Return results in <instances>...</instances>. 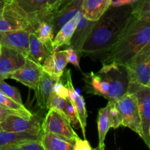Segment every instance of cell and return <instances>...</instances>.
<instances>
[{
	"mask_svg": "<svg viewBox=\"0 0 150 150\" xmlns=\"http://www.w3.org/2000/svg\"><path fill=\"white\" fill-rule=\"evenodd\" d=\"M133 7H110L95 24L82 48L81 53H107L116 43L131 16Z\"/></svg>",
	"mask_w": 150,
	"mask_h": 150,
	"instance_id": "6da1fadb",
	"label": "cell"
},
{
	"mask_svg": "<svg viewBox=\"0 0 150 150\" xmlns=\"http://www.w3.org/2000/svg\"><path fill=\"white\" fill-rule=\"evenodd\" d=\"M109 113L111 120V128L117 129L122 125V117L113 101H108Z\"/></svg>",
	"mask_w": 150,
	"mask_h": 150,
	"instance_id": "f546056e",
	"label": "cell"
},
{
	"mask_svg": "<svg viewBox=\"0 0 150 150\" xmlns=\"http://www.w3.org/2000/svg\"><path fill=\"white\" fill-rule=\"evenodd\" d=\"M38 25L13 0H8L0 11V32L26 30L34 33Z\"/></svg>",
	"mask_w": 150,
	"mask_h": 150,
	"instance_id": "277c9868",
	"label": "cell"
},
{
	"mask_svg": "<svg viewBox=\"0 0 150 150\" xmlns=\"http://www.w3.org/2000/svg\"><path fill=\"white\" fill-rule=\"evenodd\" d=\"M41 136L29 133H14L0 130V150L13 145H18L29 141L41 140Z\"/></svg>",
	"mask_w": 150,
	"mask_h": 150,
	"instance_id": "7402d4cb",
	"label": "cell"
},
{
	"mask_svg": "<svg viewBox=\"0 0 150 150\" xmlns=\"http://www.w3.org/2000/svg\"><path fill=\"white\" fill-rule=\"evenodd\" d=\"M149 137H150V127H149Z\"/></svg>",
	"mask_w": 150,
	"mask_h": 150,
	"instance_id": "7bdbcfd3",
	"label": "cell"
},
{
	"mask_svg": "<svg viewBox=\"0 0 150 150\" xmlns=\"http://www.w3.org/2000/svg\"><path fill=\"white\" fill-rule=\"evenodd\" d=\"M38 39L48 45H52V41L54 38L52 26L48 21L40 22L34 32Z\"/></svg>",
	"mask_w": 150,
	"mask_h": 150,
	"instance_id": "484cf974",
	"label": "cell"
},
{
	"mask_svg": "<svg viewBox=\"0 0 150 150\" xmlns=\"http://www.w3.org/2000/svg\"><path fill=\"white\" fill-rule=\"evenodd\" d=\"M125 66L130 82L150 87V43L138 51Z\"/></svg>",
	"mask_w": 150,
	"mask_h": 150,
	"instance_id": "5b68a950",
	"label": "cell"
},
{
	"mask_svg": "<svg viewBox=\"0 0 150 150\" xmlns=\"http://www.w3.org/2000/svg\"><path fill=\"white\" fill-rule=\"evenodd\" d=\"M26 57L16 50L1 45L0 55V81L4 80L8 76L18 70L25 64Z\"/></svg>",
	"mask_w": 150,
	"mask_h": 150,
	"instance_id": "8fae6325",
	"label": "cell"
},
{
	"mask_svg": "<svg viewBox=\"0 0 150 150\" xmlns=\"http://www.w3.org/2000/svg\"><path fill=\"white\" fill-rule=\"evenodd\" d=\"M137 1L138 0H112L111 7H122V6L130 5Z\"/></svg>",
	"mask_w": 150,
	"mask_h": 150,
	"instance_id": "74e56055",
	"label": "cell"
},
{
	"mask_svg": "<svg viewBox=\"0 0 150 150\" xmlns=\"http://www.w3.org/2000/svg\"><path fill=\"white\" fill-rule=\"evenodd\" d=\"M26 14L39 24L47 21L51 13L48 9V0H13Z\"/></svg>",
	"mask_w": 150,
	"mask_h": 150,
	"instance_id": "5bb4252c",
	"label": "cell"
},
{
	"mask_svg": "<svg viewBox=\"0 0 150 150\" xmlns=\"http://www.w3.org/2000/svg\"><path fill=\"white\" fill-rule=\"evenodd\" d=\"M63 114L65 116L66 118L68 120V121L70 122V123L71 125H76L79 123L77 112H76V109H75L74 106L72 104V103L69 100V99L67 105H66L64 111H63Z\"/></svg>",
	"mask_w": 150,
	"mask_h": 150,
	"instance_id": "4dcf8cb0",
	"label": "cell"
},
{
	"mask_svg": "<svg viewBox=\"0 0 150 150\" xmlns=\"http://www.w3.org/2000/svg\"><path fill=\"white\" fill-rule=\"evenodd\" d=\"M79 21V13L71 20L65 23L57 33L52 41V46L54 51L59 47L67 45L69 47L70 40Z\"/></svg>",
	"mask_w": 150,
	"mask_h": 150,
	"instance_id": "44dd1931",
	"label": "cell"
},
{
	"mask_svg": "<svg viewBox=\"0 0 150 150\" xmlns=\"http://www.w3.org/2000/svg\"><path fill=\"white\" fill-rule=\"evenodd\" d=\"M111 128V120L109 113V104L106 106L100 108L98 112V130L99 143L98 146L105 147V136L109 129Z\"/></svg>",
	"mask_w": 150,
	"mask_h": 150,
	"instance_id": "cb8c5ba5",
	"label": "cell"
},
{
	"mask_svg": "<svg viewBox=\"0 0 150 150\" xmlns=\"http://www.w3.org/2000/svg\"><path fill=\"white\" fill-rule=\"evenodd\" d=\"M72 1L73 0H48V9L51 13H53L62 8Z\"/></svg>",
	"mask_w": 150,
	"mask_h": 150,
	"instance_id": "d6a6232c",
	"label": "cell"
},
{
	"mask_svg": "<svg viewBox=\"0 0 150 150\" xmlns=\"http://www.w3.org/2000/svg\"><path fill=\"white\" fill-rule=\"evenodd\" d=\"M66 86L69 91L68 99L74 106L78 115L79 123L81 128L82 133L84 139H86V119H87V112H86V104L83 96L79 95L76 89L73 87V82H72L71 72L68 70L66 73Z\"/></svg>",
	"mask_w": 150,
	"mask_h": 150,
	"instance_id": "9a60e30c",
	"label": "cell"
},
{
	"mask_svg": "<svg viewBox=\"0 0 150 150\" xmlns=\"http://www.w3.org/2000/svg\"><path fill=\"white\" fill-rule=\"evenodd\" d=\"M41 142L45 150H73L74 142L50 133H43Z\"/></svg>",
	"mask_w": 150,
	"mask_h": 150,
	"instance_id": "603a6c76",
	"label": "cell"
},
{
	"mask_svg": "<svg viewBox=\"0 0 150 150\" xmlns=\"http://www.w3.org/2000/svg\"><path fill=\"white\" fill-rule=\"evenodd\" d=\"M127 93L136 97L142 120V139L150 149V87L130 82Z\"/></svg>",
	"mask_w": 150,
	"mask_h": 150,
	"instance_id": "52a82bcc",
	"label": "cell"
},
{
	"mask_svg": "<svg viewBox=\"0 0 150 150\" xmlns=\"http://www.w3.org/2000/svg\"><path fill=\"white\" fill-rule=\"evenodd\" d=\"M95 22L96 21L86 19L82 14L81 10L79 11L77 26L71 38L69 47L75 50L78 54H81L83 46L95 26Z\"/></svg>",
	"mask_w": 150,
	"mask_h": 150,
	"instance_id": "2e32d148",
	"label": "cell"
},
{
	"mask_svg": "<svg viewBox=\"0 0 150 150\" xmlns=\"http://www.w3.org/2000/svg\"><path fill=\"white\" fill-rule=\"evenodd\" d=\"M0 105L7 108V109L17 111L23 118L32 119L35 116L24 105L19 104L16 101L13 100V99L10 98L9 97L6 96L1 91H0Z\"/></svg>",
	"mask_w": 150,
	"mask_h": 150,
	"instance_id": "d4e9b609",
	"label": "cell"
},
{
	"mask_svg": "<svg viewBox=\"0 0 150 150\" xmlns=\"http://www.w3.org/2000/svg\"><path fill=\"white\" fill-rule=\"evenodd\" d=\"M92 150H105V147H100V146H98L96 148H94Z\"/></svg>",
	"mask_w": 150,
	"mask_h": 150,
	"instance_id": "60d3db41",
	"label": "cell"
},
{
	"mask_svg": "<svg viewBox=\"0 0 150 150\" xmlns=\"http://www.w3.org/2000/svg\"><path fill=\"white\" fill-rule=\"evenodd\" d=\"M1 45L0 44V55H1Z\"/></svg>",
	"mask_w": 150,
	"mask_h": 150,
	"instance_id": "b9f144b4",
	"label": "cell"
},
{
	"mask_svg": "<svg viewBox=\"0 0 150 150\" xmlns=\"http://www.w3.org/2000/svg\"><path fill=\"white\" fill-rule=\"evenodd\" d=\"M132 15L140 19H150V0H138L132 4Z\"/></svg>",
	"mask_w": 150,
	"mask_h": 150,
	"instance_id": "4316f807",
	"label": "cell"
},
{
	"mask_svg": "<svg viewBox=\"0 0 150 150\" xmlns=\"http://www.w3.org/2000/svg\"><path fill=\"white\" fill-rule=\"evenodd\" d=\"M57 81L45 71L42 72V76L35 90L37 103L42 109H47V103L50 96L54 92V85Z\"/></svg>",
	"mask_w": 150,
	"mask_h": 150,
	"instance_id": "ac0fdd59",
	"label": "cell"
},
{
	"mask_svg": "<svg viewBox=\"0 0 150 150\" xmlns=\"http://www.w3.org/2000/svg\"><path fill=\"white\" fill-rule=\"evenodd\" d=\"M54 92L58 96L63 98H68L69 91L66 85L63 84L61 79L56 82L54 87Z\"/></svg>",
	"mask_w": 150,
	"mask_h": 150,
	"instance_id": "836d02e7",
	"label": "cell"
},
{
	"mask_svg": "<svg viewBox=\"0 0 150 150\" xmlns=\"http://www.w3.org/2000/svg\"><path fill=\"white\" fill-rule=\"evenodd\" d=\"M73 150H92V148L86 139L83 140L77 136L75 139Z\"/></svg>",
	"mask_w": 150,
	"mask_h": 150,
	"instance_id": "e575fe53",
	"label": "cell"
},
{
	"mask_svg": "<svg viewBox=\"0 0 150 150\" xmlns=\"http://www.w3.org/2000/svg\"><path fill=\"white\" fill-rule=\"evenodd\" d=\"M21 150H45L41 140L29 141L18 144Z\"/></svg>",
	"mask_w": 150,
	"mask_h": 150,
	"instance_id": "1f68e13d",
	"label": "cell"
},
{
	"mask_svg": "<svg viewBox=\"0 0 150 150\" xmlns=\"http://www.w3.org/2000/svg\"><path fill=\"white\" fill-rule=\"evenodd\" d=\"M30 34V32L26 30L0 32V44L3 46L16 50L27 57Z\"/></svg>",
	"mask_w": 150,
	"mask_h": 150,
	"instance_id": "7c38bea8",
	"label": "cell"
},
{
	"mask_svg": "<svg viewBox=\"0 0 150 150\" xmlns=\"http://www.w3.org/2000/svg\"><path fill=\"white\" fill-rule=\"evenodd\" d=\"M68 102V98H63L56 95L54 92L51 94L47 103V109H54L62 113Z\"/></svg>",
	"mask_w": 150,
	"mask_h": 150,
	"instance_id": "f1b7e54d",
	"label": "cell"
},
{
	"mask_svg": "<svg viewBox=\"0 0 150 150\" xmlns=\"http://www.w3.org/2000/svg\"><path fill=\"white\" fill-rule=\"evenodd\" d=\"M1 150H21L19 148L18 145H13V146H8V147H6L4 149H2Z\"/></svg>",
	"mask_w": 150,
	"mask_h": 150,
	"instance_id": "f35d334b",
	"label": "cell"
},
{
	"mask_svg": "<svg viewBox=\"0 0 150 150\" xmlns=\"http://www.w3.org/2000/svg\"><path fill=\"white\" fill-rule=\"evenodd\" d=\"M54 51V49L52 45H45L38 39L35 34H30L28 58L42 65L45 59Z\"/></svg>",
	"mask_w": 150,
	"mask_h": 150,
	"instance_id": "d6986e66",
	"label": "cell"
},
{
	"mask_svg": "<svg viewBox=\"0 0 150 150\" xmlns=\"http://www.w3.org/2000/svg\"><path fill=\"white\" fill-rule=\"evenodd\" d=\"M66 51H67V62L70 63V64H73L78 69H80L78 53L75 50H73V48H70V47H68L66 49Z\"/></svg>",
	"mask_w": 150,
	"mask_h": 150,
	"instance_id": "d590c367",
	"label": "cell"
},
{
	"mask_svg": "<svg viewBox=\"0 0 150 150\" xmlns=\"http://www.w3.org/2000/svg\"><path fill=\"white\" fill-rule=\"evenodd\" d=\"M67 63V54L66 50L54 51L48 56L43 63L42 67L43 71L54 78L55 80L61 79Z\"/></svg>",
	"mask_w": 150,
	"mask_h": 150,
	"instance_id": "e0dca14e",
	"label": "cell"
},
{
	"mask_svg": "<svg viewBox=\"0 0 150 150\" xmlns=\"http://www.w3.org/2000/svg\"><path fill=\"white\" fill-rule=\"evenodd\" d=\"M12 114H14V115H18L20 117H22L18 112L17 111H13V110H10V109H7V108H4V107L1 106L0 105V122H2L7 116L9 115H12Z\"/></svg>",
	"mask_w": 150,
	"mask_h": 150,
	"instance_id": "8d00e7d4",
	"label": "cell"
},
{
	"mask_svg": "<svg viewBox=\"0 0 150 150\" xmlns=\"http://www.w3.org/2000/svg\"><path fill=\"white\" fill-rule=\"evenodd\" d=\"M42 72L43 70L41 64L26 57L25 64L18 70L9 75L7 79H14L27 87L35 90L42 76Z\"/></svg>",
	"mask_w": 150,
	"mask_h": 150,
	"instance_id": "30bf717a",
	"label": "cell"
},
{
	"mask_svg": "<svg viewBox=\"0 0 150 150\" xmlns=\"http://www.w3.org/2000/svg\"><path fill=\"white\" fill-rule=\"evenodd\" d=\"M82 1L83 0H73L62 8L51 13V16L47 21L52 26L54 37L67 22L71 20L79 11L81 10Z\"/></svg>",
	"mask_w": 150,
	"mask_h": 150,
	"instance_id": "4fadbf2b",
	"label": "cell"
},
{
	"mask_svg": "<svg viewBox=\"0 0 150 150\" xmlns=\"http://www.w3.org/2000/svg\"><path fill=\"white\" fill-rule=\"evenodd\" d=\"M7 1H8V0H0V11L2 10Z\"/></svg>",
	"mask_w": 150,
	"mask_h": 150,
	"instance_id": "ab89813d",
	"label": "cell"
},
{
	"mask_svg": "<svg viewBox=\"0 0 150 150\" xmlns=\"http://www.w3.org/2000/svg\"><path fill=\"white\" fill-rule=\"evenodd\" d=\"M112 0H83L81 13L86 19L96 21L111 7Z\"/></svg>",
	"mask_w": 150,
	"mask_h": 150,
	"instance_id": "ffe728a7",
	"label": "cell"
},
{
	"mask_svg": "<svg viewBox=\"0 0 150 150\" xmlns=\"http://www.w3.org/2000/svg\"><path fill=\"white\" fill-rule=\"evenodd\" d=\"M41 119L34 116L32 119H26L18 115H9L0 122V130L7 132L29 133L31 135L41 136Z\"/></svg>",
	"mask_w": 150,
	"mask_h": 150,
	"instance_id": "9c48e42d",
	"label": "cell"
},
{
	"mask_svg": "<svg viewBox=\"0 0 150 150\" xmlns=\"http://www.w3.org/2000/svg\"><path fill=\"white\" fill-rule=\"evenodd\" d=\"M84 81L86 92L108 101H116L125 95L130 83L126 66L117 63L103 64L97 73L84 74Z\"/></svg>",
	"mask_w": 150,
	"mask_h": 150,
	"instance_id": "3957f363",
	"label": "cell"
},
{
	"mask_svg": "<svg viewBox=\"0 0 150 150\" xmlns=\"http://www.w3.org/2000/svg\"><path fill=\"white\" fill-rule=\"evenodd\" d=\"M150 43V19H140L131 13L130 19L116 43L107 52L103 64H124Z\"/></svg>",
	"mask_w": 150,
	"mask_h": 150,
	"instance_id": "7a4b0ae2",
	"label": "cell"
},
{
	"mask_svg": "<svg viewBox=\"0 0 150 150\" xmlns=\"http://www.w3.org/2000/svg\"><path fill=\"white\" fill-rule=\"evenodd\" d=\"M113 102L121 115L122 125L128 127L142 137V120L136 97L127 92Z\"/></svg>",
	"mask_w": 150,
	"mask_h": 150,
	"instance_id": "8992f818",
	"label": "cell"
},
{
	"mask_svg": "<svg viewBox=\"0 0 150 150\" xmlns=\"http://www.w3.org/2000/svg\"><path fill=\"white\" fill-rule=\"evenodd\" d=\"M43 133H50L70 142H75L78 136L71 124L62 113L54 109H48L45 119L41 124Z\"/></svg>",
	"mask_w": 150,
	"mask_h": 150,
	"instance_id": "ba28073f",
	"label": "cell"
},
{
	"mask_svg": "<svg viewBox=\"0 0 150 150\" xmlns=\"http://www.w3.org/2000/svg\"><path fill=\"white\" fill-rule=\"evenodd\" d=\"M0 91L6 96L9 97L13 99V100L16 101L19 104L23 105V100H22L20 92L17 88L12 86L6 83L4 80L0 81Z\"/></svg>",
	"mask_w": 150,
	"mask_h": 150,
	"instance_id": "83f0119b",
	"label": "cell"
}]
</instances>
